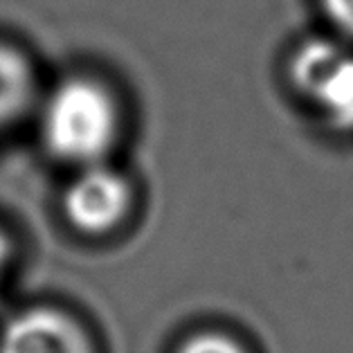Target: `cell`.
I'll use <instances>...</instances> for the list:
<instances>
[{
    "mask_svg": "<svg viewBox=\"0 0 353 353\" xmlns=\"http://www.w3.org/2000/svg\"><path fill=\"white\" fill-rule=\"evenodd\" d=\"M124 128L122 101L94 74H70L50 90L41 113V137L50 156L72 167L106 162Z\"/></svg>",
    "mask_w": 353,
    "mask_h": 353,
    "instance_id": "obj_1",
    "label": "cell"
},
{
    "mask_svg": "<svg viewBox=\"0 0 353 353\" xmlns=\"http://www.w3.org/2000/svg\"><path fill=\"white\" fill-rule=\"evenodd\" d=\"M292 85L340 131H353V52L331 39L304 41L288 68Z\"/></svg>",
    "mask_w": 353,
    "mask_h": 353,
    "instance_id": "obj_2",
    "label": "cell"
},
{
    "mask_svg": "<svg viewBox=\"0 0 353 353\" xmlns=\"http://www.w3.org/2000/svg\"><path fill=\"white\" fill-rule=\"evenodd\" d=\"M133 210L135 187L131 178L108 162L77 169L61 198L68 225L85 236L113 234L131 219Z\"/></svg>",
    "mask_w": 353,
    "mask_h": 353,
    "instance_id": "obj_3",
    "label": "cell"
},
{
    "mask_svg": "<svg viewBox=\"0 0 353 353\" xmlns=\"http://www.w3.org/2000/svg\"><path fill=\"white\" fill-rule=\"evenodd\" d=\"M0 353H92V349L72 317L52 308H32L3 329Z\"/></svg>",
    "mask_w": 353,
    "mask_h": 353,
    "instance_id": "obj_4",
    "label": "cell"
},
{
    "mask_svg": "<svg viewBox=\"0 0 353 353\" xmlns=\"http://www.w3.org/2000/svg\"><path fill=\"white\" fill-rule=\"evenodd\" d=\"M178 353H245L243 347L223 333H198L183 342Z\"/></svg>",
    "mask_w": 353,
    "mask_h": 353,
    "instance_id": "obj_5",
    "label": "cell"
},
{
    "mask_svg": "<svg viewBox=\"0 0 353 353\" xmlns=\"http://www.w3.org/2000/svg\"><path fill=\"white\" fill-rule=\"evenodd\" d=\"M320 3L333 28L353 39V0H320Z\"/></svg>",
    "mask_w": 353,
    "mask_h": 353,
    "instance_id": "obj_6",
    "label": "cell"
},
{
    "mask_svg": "<svg viewBox=\"0 0 353 353\" xmlns=\"http://www.w3.org/2000/svg\"><path fill=\"white\" fill-rule=\"evenodd\" d=\"M10 259H12V239L3 228H0V274H3L7 265H10Z\"/></svg>",
    "mask_w": 353,
    "mask_h": 353,
    "instance_id": "obj_7",
    "label": "cell"
}]
</instances>
